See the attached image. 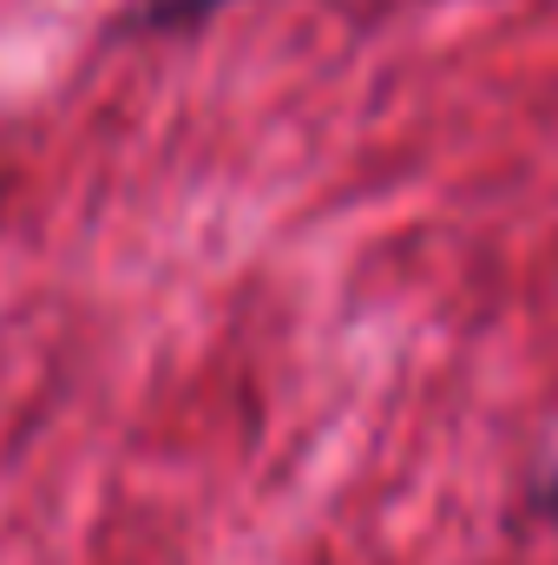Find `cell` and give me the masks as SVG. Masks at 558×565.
<instances>
[{
	"label": "cell",
	"mask_w": 558,
	"mask_h": 565,
	"mask_svg": "<svg viewBox=\"0 0 558 565\" xmlns=\"http://www.w3.org/2000/svg\"><path fill=\"white\" fill-rule=\"evenodd\" d=\"M217 7H230V0H139V26H191Z\"/></svg>",
	"instance_id": "1"
},
{
	"label": "cell",
	"mask_w": 558,
	"mask_h": 565,
	"mask_svg": "<svg viewBox=\"0 0 558 565\" xmlns=\"http://www.w3.org/2000/svg\"><path fill=\"white\" fill-rule=\"evenodd\" d=\"M546 513H558V473H552V487H546Z\"/></svg>",
	"instance_id": "2"
}]
</instances>
